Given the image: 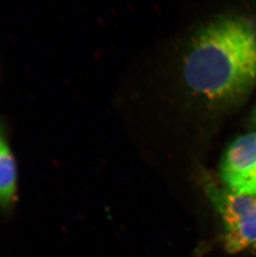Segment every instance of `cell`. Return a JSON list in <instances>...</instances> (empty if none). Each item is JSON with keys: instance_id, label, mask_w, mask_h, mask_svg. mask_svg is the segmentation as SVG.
Instances as JSON below:
<instances>
[{"instance_id": "obj_1", "label": "cell", "mask_w": 256, "mask_h": 257, "mask_svg": "<svg viewBox=\"0 0 256 257\" xmlns=\"http://www.w3.org/2000/svg\"><path fill=\"white\" fill-rule=\"evenodd\" d=\"M194 92L215 102L241 97L256 82V29L241 18L215 20L200 30L183 65Z\"/></svg>"}, {"instance_id": "obj_2", "label": "cell", "mask_w": 256, "mask_h": 257, "mask_svg": "<svg viewBox=\"0 0 256 257\" xmlns=\"http://www.w3.org/2000/svg\"><path fill=\"white\" fill-rule=\"evenodd\" d=\"M205 187L225 223L228 252L256 247V196L224 191L211 184Z\"/></svg>"}, {"instance_id": "obj_3", "label": "cell", "mask_w": 256, "mask_h": 257, "mask_svg": "<svg viewBox=\"0 0 256 257\" xmlns=\"http://www.w3.org/2000/svg\"><path fill=\"white\" fill-rule=\"evenodd\" d=\"M220 173L230 192L256 196V133L232 143L223 157Z\"/></svg>"}, {"instance_id": "obj_4", "label": "cell", "mask_w": 256, "mask_h": 257, "mask_svg": "<svg viewBox=\"0 0 256 257\" xmlns=\"http://www.w3.org/2000/svg\"><path fill=\"white\" fill-rule=\"evenodd\" d=\"M19 199V166L11 143L10 124L0 115V211L9 216Z\"/></svg>"}]
</instances>
